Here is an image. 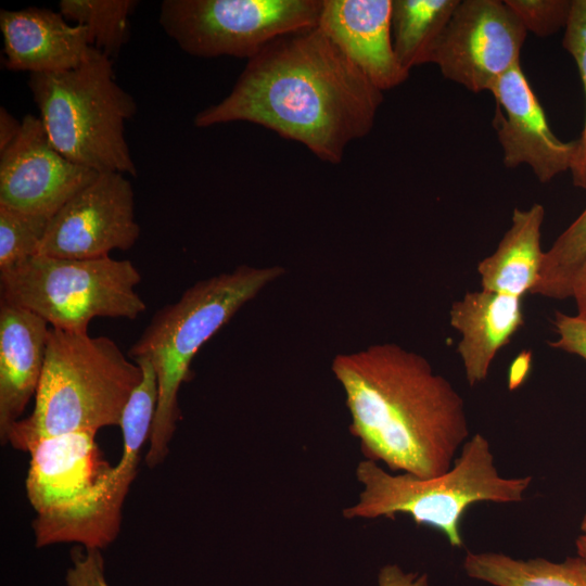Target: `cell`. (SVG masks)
Returning <instances> with one entry per match:
<instances>
[{
  "label": "cell",
  "instance_id": "ffe728a7",
  "mask_svg": "<svg viewBox=\"0 0 586 586\" xmlns=\"http://www.w3.org/2000/svg\"><path fill=\"white\" fill-rule=\"evenodd\" d=\"M460 0H393L392 38L402 67L432 63L435 51Z\"/></svg>",
  "mask_w": 586,
  "mask_h": 586
},
{
  "label": "cell",
  "instance_id": "277c9868",
  "mask_svg": "<svg viewBox=\"0 0 586 586\" xmlns=\"http://www.w3.org/2000/svg\"><path fill=\"white\" fill-rule=\"evenodd\" d=\"M280 266L241 265L198 281L174 303L160 308L129 348L132 358H148L157 377L158 399L145 456L149 468L168 453L180 419L178 392L189 380L200 348L265 286L280 278Z\"/></svg>",
  "mask_w": 586,
  "mask_h": 586
},
{
  "label": "cell",
  "instance_id": "83f0119b",
  "mask_svg": "<svg viewBox=\"0 0 586 586\" xmlns=\"http://www.w3.org/2000/svg\"><path fill=\"white\" fill-rule=\"evenodd\" d=\"M557 339L548 345L576 355L586 361V319L577 315L557 311L553 318Z\"/></svg>",
  "mask_w": 586,
  "mask_h": 586
},
{
  "label": "cell",
  "instance_id": "2e32d148",
  "mask_svg": "<svg viewBox=\"0 0 586 586\" xmlns=\"http://www.w3.org/2000/svg\"><path fill=\"white\" fill-rule=\"evenodd\" d=\"M27 309L0 303V437L8 435L36 395L50 328Z\"/></svg>",
  "mask_w": 586,
  "mask_h": 586
},
{
  "label": "cell",
  "instance_id": "484cf974",
  "mask_svg": "<svg viewBox=\"0 0 586 586\" xmlns=\"http://www.w3.org/2000/svg\"><path fill=\"white\" fill-rule=\"evenodd\" d=\"M527 33L548 37L564 29L573 0H505Z\"/></svg>",
  "mask_w": 586,
  "mask_h": 586
},
{
  "label": "cell",
  "instance_id": "5bb4252c",
  "mask_svg": "<svg viewBox=\"0 0 586 586\" xmlns=\"http://www.w3.org/2000/svg\"><path fill=\"white\" fill-rule=\"evenodd\" d=\"M393 0H322L321 29L382 92L409 76L392 38Z\"/></svg>",
  "mask_w": 586,
  "mask_h": 586
},
{
  "label": "cell",
  "instance_id": "d6986e66",
  "mask_svg": "<svg viewBox=\"0 0 586 586\" xmlns=\"http://www.w3.org/2000/svg\"><path fill=\"white\" fill-rule=\"evenodd\" d=\"M462 566L469 577L494 586H586V559L578 555L553 562L468 551Z\"/></svg>",
  "mask_w": 586,
  "mask_h": 586
},
{
  "label": "cell",
  "instance_id": "9c48e42d",
  "mask_svg": "<svg viewBox=\"0 0 586 586\" xmlns=\"http://www.w3.org/2000/svg\"><path fill=\"white\" fill-rule=\"evenodd\" d=\"M322 0H164L158 22L188 54L252 59L273 40L318 26Z\"/></svg>",
  "mask_w": 586,
  "mask_h": 586
},
{
  "label": "cell",
  "instance_id": "d6a6232c",
  "mask_svg": "<svg viewBox=\"0 0 586 586\" xmlns=\"http://www.w3.org/2000/svg\"><path fill=\"white\" fill-rule=\"evenodd\" d=\"M581 531H582V534L586 535V511L581 521Z\"/></svg>",
  "mask_w": 586,
  "mask_h": 586
},
{
  "label": "cell",
  "instance_id": "7402d4cb",
  "mask_svg": "<svg viewBox=\"0 0 586 586\" xmlns=\"http://www.w3.org/2000/svg\"><path fill=\"white\" fill-rule=\"evenodd\" d=\"M135 0H62L61 14L86 28L91 47L116 56L129 38V16Z\"/></svg>",
  "mask_w": 586,
  "mask_h": 586
},
{
  "label": "cell",
  "instance_id": "ba28073f",
  "mask_svg": "<svg viewBox=\"0 0 586 586\" xmlns=\"http://www.w3.org/2000/svg\"><path fill=\"white\" fill-rule=\"evenodd\" d=\"M128 259H73L34 255L0 272L1 300L39 316L51 328L87 332L94 318L137 319L146 304Z\"/></svg>",
  "mask_w": 586,
  "mask_h": 586
},
{
  "label": "cell",
  "instance_id": "52a82bcc",
  "mask_svg": "<svg viewBox=\"0 0 586 586\" xmlns=\"http://www.w3.org/2000/svg\"><path fill=\"white\" fill-rule=\"evenodd\" d=\"M28 86L60 153L97 173L137 176L125 138V123L136 114L137 104L117 84L111 58L92 47L78 67L30 74Z\"/></svg>",
  "mask_w": 586,
  "mask_h": 586
},
{
  "label": "cell",
  "instance_id": "30bf717a",
  "mask_svg": "<svg viewBox=\"0 0 586 586\" xmlns=\"http://www.w3.org/2000/svg\"><path fill=\"white\" fill-rule=\"evenodd\" d=\"M527 31L505 0H460L432 63L442 75L480 93L521 64Z\"/></svg>",
  "mask_w": 586,
  "mask_h": 586
},
{
  "label": "cell",
  "instance_id": "8992f818",
  "mask_svg": "<svg viewBox=\"0 0 586 586\" xmlns=\"http://www.w3.org/2000/svg\"><path fill=\"white\" fill-rule=\"evenodd\" d=\"M94 436L68 433L28 447L26 493L36 513L37 547L76 543L101 550L117 537L122 508L112 496L113 467Z\"/></svg>",
  "mask_w": 586,
  "mask_h": 586
},
{
  "label": "cell",
  "instance_id": "cb8c5ba5",
  "mask_svg": "<svg viewBox=\"0 0 586 586\" xmlns=\"http://www.w3.org/2000/svg\"><path fill=\"white\" fill-rule=\"evenodd\" d=\"M50 219L0 206V272L37 254Z\"/></svg>",
  "mask_w": 586,
  "mask_h": 586
},
{
  "label": "cell",
  "instance_id": "f1b7e54d",
  "mask_svg": "<svg viewBox=\"0 0 586 586\" xmlns=\"http://www.w3.org/2000/svg\"><path fill=\"white\" fill-rule=\"evenodd\" d=\"M379 586H429L428 575L405 572L397 564H386L378 574Z\"/></svg>",
  "mask_w": 586,
  "mask_h": 586
},
{
  "label": "cell",
  "instance_id": "d4e9b609",
  "mask_svg": "<svg viewBox=\"0 0 586 586\" xmlns=\"http://www.w3.org/2000/svg\"><path fill=\"white\" fill-rule=\"evenodd\" d=\"M562 46L575 61L586 98V0H573L569 21L563 29ZM577 149L570 169L575 187L586 190V114Z\"/></svg>",
  "mask_w": 586,
  "mask_h": 586
},
{
  "label": "cell",
  "instance_id": "ac0fdd59",
  "mask_svg": "<svg viewBox=\"0 0 586 586\" xmlns=\"http://www.w3.org/2000/svg\"><path fill=\"white\" fill-rule=\"evenodd\" d=\"M544 217L545 209L537 203L513 211L511 225L495 252L477 264L483 290L521 298L532 293L545 254L540 244Z\"/></svg>",
  "mask_w": 586,
  "mask_h": 586
},
{
  "label": "cell",
  "instance_id": "f546056e",
  "mask_svg": "<svg viewBox=\"0 0 586 586\" xmlns=\"http://www.w3.org/2000/svg\"><path fill=\"white\" fill-rule=\"evenodd\" d=\"M22 129L20 123L7 109H0V153L8 149L17 138Z\"/></svg>",
  "mask_w": 586,
  "mask_h": 586
},
{
  "label": "cell",
  "instance_id": "603a6c76",
  "mask_svg": "<svg viewBox=\"0 0 586 586\" xmlns=\"http://www.w3.org/2000/svg\"><path fill=\"white\" fill-rule=\"evenodd\" d=\"M586 260V207L545 252L531 294L555 300L572 296L574 278Z\"/></svg>",
  "mask_w": 586,
  "mask_h": 586
},
{
  "label": "cell",
  "instance_id": "7a4b0ae2",
  "mask_svg": "<svg viewBox=\"0 0 586 586\" xmlns=\"http://www.w3.org/2000/svg\"><path fill=\"white\" fill-rule=\"evenodd\" d=\"M366 459L391 472L433 477L469 440L461 395L426 358L398 344H372L332 361Z\"/></svg>",
  "mask_w": 586,
  "mask_h": 586
},
{
  "label": "cell",
  "instance_id": "4dcf8cb0",
  "mask_svg": "<svg viewBox=\"0 0 586 586\" xmlns=\"http://www.w3.org/2000/svg\"><path fill=\"white\" fill-rule=\"evenodd\" d=\"M571 297L574 298L576 304V315L586 319V260L574 278Z\"/></svg>",
  "mask_w": 586,
  "mask_h": 586
},
{
  "label": "cell",
  "instance_id": "4fadbf2b",
  "mask_svg": "<svg viewBox=\"0 0 586 586\" xmlns=\"http://www.w3.org/2000/svg\"><path fill=\"white\" fill-rule=\"evenodd\" d=\"M489 92L496 101L494 125L506 167L526 165L543 183L571 169L576 140L565 142L552 132L521 64L501 76Z\"/></svg>",
  "mask_w": 586,
  "mask_h": 586
},
{
  "label": "cell",
  "instance_id": "7c38bea8",
  "mask_svg": "<svg viewBox=\"0 0 586 586\" xmlns=\"http://www.w3.org/2000/svg\"><path fill=\"white\" fill-rule=\"evenodd\" d=\"M98 174L60 153L41 119L28 114L17 138L0 153V206L51 219Z\"/></svg>",
  "mask_w": 586,
  "mask_h": 586
},
{
  "label": "cell",
  "instance_id": "9a60e30c",
  "mask_svg": "<svg viewBox=\"0 0 586 586\" xmlns=\"http://www.w3.org/2000/svg\"><path fill=\"white\" fill-rule=\"evenodd\" d=\"M5 67L47 74L78 67L92 47L84 26L50 9L1 10Z\"/></svg>",
  "mask_w": 586,
  "mask_h": 586
},
{
  "label": "cell",
  "instance_id": "44dd1931",
  "mask_svg": "<svg viewBox=\"0 0 586 586\" xmlns=\"http://www.w3.org/2000/svg\"><path fill=\"white\" fill-rule=\"evenodd\" d=\"M133 361L140 366L142 379L122 415L123 453L112 471V496L120 508L136 477L141 448L150 438L158 399L157 377L151 361L144 357Z\"/></svg>",
  "mask_w": 586,
  "mask_h": 586
},
{
  "label": "cell",
  "instance_id": "e0dca14e",
  "mask_svg": "<svg viewBox=\"0 0 586 586\" xmlns=\"http://www.w3.org/2000/svg\"><path fill=\"white\" fill-rule=\"evenodd\" d=\"M449 323L461 336L457 352L473 387L486 380L497 353L523 327L522 298L483 289L466 292L451 304Z\"/></svg>",
  "mask_w": 586,
  "mask_h": 586
},
{
  "label": "cell",
  "instance_id": "8fae6325",
  "mask_svg": "<svg viewBox=\"0 0 586 586\" xmlns=\"http://www.w3.org/2000/svg\"><path fill=\"white\" fill-rule=\"evenodd\" d=\"M139 234L130 180L120 173H99L50 219L36 255L103 258L131 249Z\"/></svg>",
  "mask_w": 586,
  "mask_h": 586
},
{
  "label": "cell",
  "instance_id": "1f68e13d",
  "mask_svg": "<svg viewBox=\"0 0 586 586\" xmlns=\"http://www.w3.org/2000/svg\"><path fill=\"white\" fill-rule=\"evenodd\" d=\"M575 545L577 555L586 559V535L581 534L576 538Z\"/></svg>",
  "mask_w": 586,
  "mask_h": 586
},
{
  "label": "cell",
  "instance_id": "5b68a950",
  "mask_svg": "<svg viewBox=\"0 0 586 586\" xmlns=\"http://www.w3.org/2000/svg\"><path fill=\"white\" fill-rule=\"evenodd\" d=\"M362 485L355 505L343 510L346 519H395L408 514L419 525L444 534L450 546H463L461 520L479 502L515 504L524 499L533 477L499 474L488 440L472 435L461 447L453 467L433 477L392 474L379 463L364 459L356 469Z\"/></svg>",
  "mask_w": 586,
  "mask_h": 586
},
{
  "label": "cell",
  "instance_id": "6da1fadb",
  "mask_svg": "<svg viewBox=\"0 0 586 586\" xmlns=\"http://www.w3.org/2000/svg\"><path fill=\"white\" fill-rule=\"evenodd\" d=\"M382 101L383 92L315 27L282 36L247 60L230 93L193 123L256 124L335 165L371 131Z\"/></svg>",
  "mask_w": 586,
  "mask_h": 586
},
{
  "label": "cell",
  "instance_id": "4316f807",
  "mask_svg": "<svg viewBox=\"0 0 586 586\" xmlns=\"http://www.w3.org/2000/svg\"><path fill=\"white\" fill-rule=\"evenodd\" d=\"M64 586H110L105 578L104 559L100 549L76 547L71 551Z\"/></svg>",
  "mask_w": 586,
  "mask_h": 586
},
{
  "label": "cell",
  "instance_id": "3957f363",
  "mask_svg": "<svg viewBox=\"0 0 586 586\" xmlns=\"http://www.w3.org/2000/svg\"><path fill=\"white\" fill-rule=\"evenodd\" d=\"M142 370L107 336L50 328L30 416L11 428L8 443L27 451L52 436L118 425Z\"/></svg>",
  "mask_w": 586,
  "mask_h": 586
}]
</instances>
